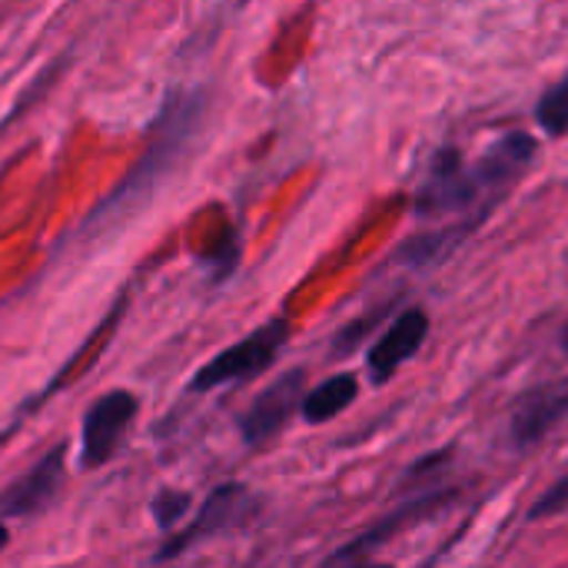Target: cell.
Listing matches in <instances>:
<instances>
[{"mask_svg": "<svg viewBox=\"0 0 568 568\" xmlns=\"http://www.w3.org/2000/svg\"><path fill=\"white\" fill-rule=\"evenodd\" d=\"M568 509V476H562L552 489H546L539 499H536V506L529 509V519L532 523H539V519H552V516H559V513H566Z\"/></svg>", "mask_w": 568, "mask_h": 568, "instance_id": "obj_16", "label": "cell"}, {"mask_svg": "<svg viewBox=\"0 0 568 568\" xmlns=\"http://www.w3.org/2000/svg\"><path fill=\"white\" fill-rule=\"evenodd\" d=\"M562 349L568 353V326H566V333H562Z\"/></svg>", "mask_w": 568, "mask_h": 568, "instance_id": "obj_19", "label": "cell"}, {"mask_svg": "<svg viewBox=\"0 0 568 568\" xmlns=\"http://www.w3.org/2000/svg\"><path fill=\"white\" fill-rule=\"evenodd\" d=\"M389 310H393V306H379V310H373V313L359 316L356 323H349V326L333 339V356H346V353H353V349L369 336V329H376V326L383 323V316H389Z\"/></svg>", "mask_w": 568, "mask_h": 568, "instance_id": "obj_15", "label": "cell"}, {"mask_svg": "<svg viewBox=\"0 0 568 568\" xmlns=\"http://www.w3.org/2000/svg\"><path fill=\"white\" fill-rule=\"evenodd\" d=\"M356 399H359V379L353 373H336L303 396L300 416L310 426H323V423L336 419L339 413H346Z\"/></svg>", "mask_w": 568, "mask_h": 568, "instance_id": "obj_12", "label": "cell"}, {"mask_svg": "<svg viewBox=\"0 0 568 568\" xmlns=\"http://www.w3.org/2000/svg\"><path fill=\"white\" fill-rule=\"evenodd\" d=\"M456 499L453 489H436V493H426V496H416L409 503H403L399 509H393L386 519H379L376 526H369L366 532H359L349 546H343L339 552H333V559L326 562V568H339V566H353L359 559H366L369 552H376L379 546H386L389 539H396L399 532H406L409 526H419L426 519H433L436 513H443L449 503Z\"/></svg>", "mask_w": 568, "mask_h": 568, "instance_id": "obj_6", "label": "cell"}, {"mask_svg": "<svg viewBox=\"0 0 568 568\" xmlns=\"http://www.w3.org/2000/svg\"><path fill=\"white\" fill-rule=\"evenodd\" d=\"M426 336H429V313L423 306H409V310L396 313L393 323L379 333V339L373 343V349L366 356L369 379L376 386L389 383L396 376V369L423 349Z\"/></svg>", "mask_w": 568, "mask_h": 568, "instance_id": "obj_8", "label": "cell"}, {"mask_svg": "<svg viewBox=\"0 0 568 568\" xmlns=\"http://www.w3.org/2000/svg\"><path fill=\"white\" fill-rule=\"evenodd\" d=\"M286 339H290V323L283 316L270 320L266 326L253 329L240 343H233L223 353H216L193 376L190 389L193 393H210V389H220V386H230V383H246V379L266 373L276 363V356L283 353Z\"/></svg>", "mask_w": 568, "mask_h": 568, "instance_id": "obj_1", "label": "cell"}, {"mask_svg": "<svg viewBox=\"0 0 568 568\" xmlns=\"http://www.w3.org/2000/svg\"><path fill=\"white\" fill-rule=\"evenodd\" d=\"M568 416V379L546 383L526 396H519L513 419H509V436L519 449H529L542 443L562 419Z\"/></svg>", "mask_w": 568, "mask_h": 568, "instance_id": "obj_11", "label": "cell"}, {"mask_svg": "<svg viewBox=\"0 0 568 568\" xmlns=\"http://www.w3.org/2000/svg\"><path fill=\"white\" fill-rule=\"evenodd\" d=\"M476 220H486V213L493 210L483 200V190L473 176V166H466L463 153L456 146H443L419 190H416V213L419 216H443V213H473Z\"/></svg>", "mask_w": 568, "mask_h": 568, "instance_id": "obj_2", "label": "cell"}, {"mask_svg": "<svg viewBox=\"0 0 568 568\" xmlns=\"http://www.w3.org/2000/svg\"><path fill=\"white\" fill-rule=\"evenodd\" d=\"M140 413V399L126 389H113L93 399V406L83 413V426H80V463L87 469L106 466L120 443L126 439L130 423Z\"/></svg>", "mask_w": 568, "mask_h": 568, "instance_id": "obj_4", "label": "cell"}, {"mask_svg": "<svg viewBox=\"0 0 568 568\" xmlns=\"http://www.w3.org/2000/svg\"><path fill=\"white\" fill-rule=\"evenodd\" d=\"M7 542H10V532L3 529V523H0V552L7 549Z\"/></svg>", "mask_w": 568, "mask_h": 568, "instance_id": "obj_18", "label": "cell"}, {"mask_svg": "<svg viewBox=\"0 0 568 568\" xmlns=\"http://www.w3.org/2000/svg\"><path fill=\"white\" fill-rule=\"evenodd\" d=\"M339 568H393L386 562H353V566H339Z\"/></svg>", "mask_w": 568, "mask_h": 568, "instance_id": "obj_17", "label": "cell"}, {"mask_svg": "<svg viewBox=\"0 0 568 568\" xmlns=\"http://www.w3.org/2000/svg\"><path fill=\"white\" fill-rule=\"evenodd\" d=\"M63 466H67V453H63V446H57L27 476L10 483L0 493V519H23V516H37L47 506H53V499L60 496V486H63Z\"/></svg>", "mask_w": 568, "mask_h": 568, "instance_id": "obj_10", "label": "cell"}, {"mask_svg": "<svg viewBox=\"0 0 568 568\" xmlns=\"http://www.w3.org/2000/svg\"><path fill=\"white\" fill-rule=\"evenodd\" d=\"M256 513H260V499H256L246 486L226 483V486L213 489L210 499L200 506L196 519H193L183 532H176V536L156 552V562H170L173 556H180V552H186V549H193V546H200V542H206V539H213V536H223V532H230V529H243L246 523L256 519Z\"/></svg>", "mask_w": 568, "mask_h": 568, "instance_id": "obj_3", "label": "cell"}, {"mask_svg": "<svg viewBox=\"0 0 568 568\" xmlns=\"http://www.w3.org/2000/svg\"><path fill=\"white\" fill-rule=\"evenodd\" d=\"M196 120H200V97H183V103H166V113H163V133L153 140V146L146 150L143 163H140V166L123 180L120 193H116L110 203H116V200L130 196L133 190H146V186L156 180V156H163V163H160V173H163V170L173 163V156L180 153L183 140L196 130Z\"/></svg>", "mask_w": 568, "mask_h": 568, "instance_id": "obj_9", "label": "cell"}, {"mask_svg": "<svg viewBox=\"0 0 568 568\" xmlns=\"http://www.w3.org/2000/svg\"><path fill=\"white\" fill-rule=\"evenodd\" d=\"M539 150V140L523 133V130H513L506 136H499L476 163H473V176L483 190V200L489 206L499 203V196L519 183V176H526V170L532 166V156Z\"/></svg>", "mask_w": 568, "mask_h": 568, "instance_id": "obj_7", "label": "cell"}, {"mask_svg": "<svg viewBox=\"0 0 568 568\" xmlns=\"http://www.w3.org/2000/svg\"><path fill=\"white\" fill-rule=\"evenodd\" d=\"M536 120L549 136H566L568 133V77H562L556 87H549L539 103H536Z\"/></svg>", "mask_w": 568, "mask_h": 568, "instance_id": "obj_13", "label": "cell"}, {"mask_svg": "<svg viewBox=\"0 0 568 568\" xmlns=\"http://www.w3.org/2000/svg\"><path fill=\"white\" fill-rule=\"evenodd\" d=\"M306 396V369H290L283 376H276L253 403L250 409L240 416V436L246 446H263L273 436L283 433V426L290 423V416L303 406Z\"/></svg>", "mask_w": 568, "mask_h": 568, "instance_id": "obj_5", "label": "cell"}, {"mask_svg": "<svg viewBox=\"0 0 568 568\" xmlns=\"http://www.w3.org/2000/svg\"><path fill=\"white\" fill-rule=\"evenodd\" d=\"M193 499L190 493H180V489H160V496L153 499V519L160 526V532H170L186 513H190Z\"/></svg>", "mask_w": 568, "mask_h": 568, "instance_id": "obj_14", "label": "cell"}]
</instances>
